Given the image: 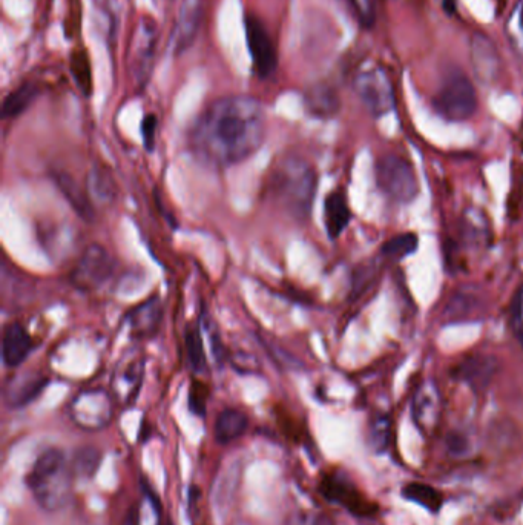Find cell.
<instances>
[{
  "label": "cell",
  "mask_w": 523,
  "mask_h": 525,
  "mask_svg": "<svg viewBox=\"0 0 523 525\" xmlns=\"http://www.w3.org/2000/svg\"><path fill=\"white\" fill-rule=\"evenodd\" d=\"M234 525H249V524H247V522H244V521H238V522H235Z\"/></svg>",
  "instance_id": "cell-39"
},
{
  "label": "cell",
  "mask_w": 523,
  "mask_h": 525,
  "mask_svg": "<svg viewBox=\"0 0 523 525\" xmlns=\"http://www.w3.org/2000/svg\"><path fill=\"white\" fill-rule=\"evenodd\" d=\"M116 271V260L99 243H93L83 251L71 272V281L77 289L94 291L105 284Z\"/></svg>",
  "instance_id": "cell-7"
},
{
  "label": "cell",
  "mask_w": 523,
  "mask_h": 525,
  "mask_svg": "<svg viewBox=\"0 0 523 525\" xmlns=\"http://www.w3.org/2000/svg\"><path fill=\"white\" fill-rule=\"evenodd\" d=\"M145 361L139 350H129L117 363L112 374V393L123 404H131L142 387Z\"/></svg>",
  "instance_id": "cell-10"
},
{
  "label": "cell",
  "mask_w": 523,
  "mask_h": 525,
  "mask_svg": "<svg viewBox=\"0 0 523 525\" xmlns=\"http://www.w3.org/2000/svg\"><path fill=\"white\" fill-rule=\"evenodd\" d=\"M323 492L327 498L338 502L355 515L369 516L376 510V506H373L372 502L367 501L358 492V489L353 487L352 483L341 478V476H329V478L324 479Z\"/></svg>",
  "instance_id": "cell-16"
},
{
  "label": "cell",
  "mask_w": 523,
  "mask_h": 525,
  "mask_svg": "<svg viewBox=\"0 0 523 525\" xmlns=\"http://www.w3.org/2000/svg\"><path fill=\"white\" fill-rule=\"evenodd\" d=\"M244 30L255 74L261 79H267L277 70L278 57L274 39L263 20L255 14H247L244 17Z\"/></svg>",
  "instance_id": "cell-8"
},
{
  "label": "cell",
  "mask_w": 523,
  "mask_h": 525,
  "mask_svg": "<svg viewBox=\"0 0 523 525\" xmlns=\"http://www.w3.org/2000/svg\"><path fill=\"white\" fill-rule=\"evenodd\" d=\"M249 426L246 413L237 409H226L215 421V440L220 444H229L238 440Z\"/></svg>",
  "instance_id": "cell-24"
},
{
  "label": "cell",
  "mask_w": 523,
  "mask_h": 525,
  "mask_svg": "<svg viewBox=\"0 0 523 525\" xmlns=\"http://www.w3.org/2000/svg\"><path fill=\"white\" fill-rule=\"evenodd\" d=\"M402 496L407 501L415 502L418 506L424 507L427 512L438 513L444 504V496L435 487L424 483H410L402 489Z\"/></svg>",
  "instance_id": "cell-26"
},
{
  "label": "cell",
  "mask_w": 523,
  "mask_h": 525,
  "mask_svg": "<svg viewBox=\"0 0 523 525\" xmlns=\"http://www.w3.org/2000/svg\"><path fill=\"white\" fill-rule=\"evenodd\" d=\"M201 17H203V0L183 2L171 34L172 50L177 56L186 53L194 45L200 30Z\"/></svg>",
  "instance_id": "cell-14"
},
{
  "label": "cell",
  "mask_w": 523,
  "mask_h": 525,
  "mask_svg": "<svg viewBox=\"0 0 523 525\" xmlns=\"http://www.w3.org/2000/svg\"><path fill=\"white\" fill-rule=\"evenodd\" d=\"M375 175L378 188L392 202L407 205L418 197V175L404 157L385 154L376 163Z\"/></svg>",
  "instance_id": "cell-5"
},
{
  "label": "cell",
  "mask_w": 523,
  "mask_h": 525,
  "mask_svg": "<svg viewBox=\"0 0 523 525\" xmlns=\"http://www.w3.org/2000/svg\"><path fill=\"white\" fill-rule=\"evenodd\" d=\"M353 86L362 105L366 106L372 116H385L395 108L396 99L392 80L381 68L362 71L356 76Z\"/></svg>",
  "instance_id": "cell-6"
},
{
  "label": "cell",
  "mask_w": 523,
  "mask_h": 525,
  "mask_svg": "<svg viewBox=\"0 0 523 525\" xmlns=\"http://www.w3.org/2000/svg\"><path fill=\"white\" fill-rule=\"evenodd\" d=\"M362 27L372 28L378 17V0H347Z\"/></svg>",
  "instance_id": "cell-33"
},
{
  "label": "cell",
  "mask_w": 523,
  "mask_h": 525,
  "mask_svg": "<svg viewBox=\"0 0 523 525\" xmlns=\"http://www.w3.org/2000/svg\"><path fill=\"white\" fill-rule=\"evenodd\" d=\"M70 415L83 430H102L112 420L111 395L102 389L83 390L71 401Z\"/></svg>",
  "instance_id": "cell-9"
},
{
  "label": "cell",
  "mask_w": 523,
  "mask_h": 525,
  "mask_svg": "<svg viewBox=\"0 0 523 525\" xmlns=\"http://www.w3.org/2000/svg\"><path fill=\"white\" fill-rule=\"evenodd\" d=\"M442 415V395L438 384L424 381L413 393L412 417L416 426L424 433H431L438 427Z\"/></svg>",
  "instance_id": "cell-11"
},
{
  "label": "cell",
  "mask_w": 523,
  "mask_h": 525,
  "mask_svg": "<svg viewBox=\"0 0 523 525\" xmlns=\"http://www.w3.org/2000/svg\"><path fill=\"white\" fill-rule=\"evenodd\" d=\"M51 179H53L54 185L59 189L60 194L65 197L68 205L82 218L83 222L93 223L96 220V206H94L93 200L89 197L86 186L80 185L73 175L62 171V169H53L51 171Z\"/></svg>",
  "instance_id": "cell-15"
},
{
  "label": "cell",
  "mask_w": 523,
  "mask_h": 525,
  "mask_svg": "<svg viewBox=\"0 0 523 525\" xmlns=\"http://www.w3.org/2000/svg\"><path fill=\"white\" fill-rule=\"evenodd\" d=\"M33 347V338L22 324H8L2 338V358L8 367H17L24 363L33 352Z\"/></svg>",
  "instance_id": "cell-18"
},
{
  "label": "cell",
  "mask_w": 523,
  "mask_h": 525,
  "mask_svg": "<svg viewBox=\"0 0 523 525\" xmlns=\"http://www.w3.org/2000/svg\"><path fill=\"white\" fill-rule=\"evenodd\" d=\"M447 441L451 452H465V449H467L468 446V440L465 438L464 433H451V435L448 436Z\"/></svg>",
  "instance_id": "cell-37"
},
{
  "label": "cell",
  "mask_w": 523,
  "mask_h": 525,
  "mask_svg": "<svg viewBox=\"0 0 523 525\" xmlns=\"http://www.w3.org/2000/svg\"><path fill=\"white\" fill-rule=\"evenodd\" d=\"M39 96V88L34 83H24L16 90L11 91L5 97L4 105H2V117L4 119H14L24 114L31 105H33L36 97Z\"/></svg>",
  "instance_id": "cell-25"
},
{
  "label": "cell",
  "mask_w": 523,
  "mask_h": 525,
  "mask_svg": "<svg viewBox=\"0 0 523 525\" xmlns=\"http://www.w3.org/2000/svg\"><path fill=\"white\" fill-rule=\"evenodd\" d=\"M462 235L465 242L474 246H482L488 240V225L482 212L471 211L465 212L462 220Z\"/></svg>",
  "instance_id": "cell-28"
},
{
  "label": "cell",
  "mask_w": 523,
  "mask_h": 525,
  "mask_svg": "<svg viewBox=\"0 0 523 525\" xmlns=\"http://www.w3.org/2000/svg\"><path fill=\"white\" fill-rule=\"evenodd\" d=\"M511 329L516 335L517 341L523 347V284L520 286L517 294L514 295L511 303Z\"/></svg>",
  "instance_id": "cell-35"
},
{
  "label": "cell",
  "mask_w": 523,
  "mask_h": 525,
  "mask_svg": "<svg viewBox=\"0 0 523 525\" xmlns=\"http://www.w3.org/2000/svg\"><path fill=\"white\" fill-rule=\"evenodd\" d=\"M350 218H352V212H350L346 194L341 189L330 192L324 202V223H326V231L330 240L341 237L349 226Z\"/></svg>",
  "instance_id": "cell-20"
},
{
  "label": "cell",
  "mask_w": 523,
  "mask_h": 525,
  "mask_svg": "<svg viewBox=\"0 0 523 525\" xmlns=\"http://www.w3.org/2000/svg\"><path fill=\"white\" fill-rule=\"evenodd\" d=\"M496 372L497 360L493 355L474 354L454 367L453 377L474 392L481 393L488 389Z\"/></svg>",
  "instance_id": "cell-13"
},
{
  "label": "cell",
  "mask_w": 523,
  "mask_h": 525,
  "mask_svg": "<svg viewBox=\"0 0 523 525\" xmlns=\"http://www.w3.org/2000/svg\"><path fill=\"white\" fill-rule=\"evenodd\" d=\"M100 452L94 447H82L73 458L74 473L83 478H91L99 469Z\"/></svg>",
  "instance_id": "cell-31"
},
{
  "label": "cell",
  "mask_w": 523,
  "mask_h": 525,
  "mask_svg": "<svg viewBox=\"0 0 523 525\" xmlns=\"http://www.w3.org/2000/svg\"><path fill=\"white\" fill-rule=\"evenodd\" d=\"M476 88L462 71H453L445 77L444 83L436 93L433 106L436 113L448 122H465L476 114Z\"/></svg>",
  "instance_id": "cell-4"
},
{
  "label": "cell",
  "mask_w": 523,
  "mask_h": 525,
  "mask_svg": "<svg viewBox=\"0 0 523 525\" xmlns=\"http://www.w3.org/2000/svg\"><path fill=\"white\" fill-rule=\"evenodd\" d=\"M284 525H335V522L323 512L297 510V512H292L287 516Z\"/></svg>",
  "instance_id": "cell-34"
},
{
  "label": "cell",
  "mask_w": 523,
  "mask_h": 525,
  "mask_svg": "<svg viewBox=\"0 0 523 525\" xmlns=\"http://www.w3.org/2000/svg\"><path fill=\"white\" fill-rule=\"evenodd\" d=\"M318 175L300 156H286L270 171L267 192L295 220H306L315 202Z\"/></svg>",
  "instance_id": "cell-2"
},
{
  "label": "cell",
  "mask_w": 523,
  "mask_h": 525,
  "mask_svg": "<svg viewBox=\"0 0 523 525\" xmlns=\"http://www.w3.org/2000/svg\"><path fill=\"white\" fill-rule=\"evenodd\" d=\"M162 318V300L158 297H151L132 308L126 320L131 327L132 335L137 338H151L160 329Z\"/></svg>",
  "instance_id": "cell-17"
},
{
  "label": "cell",
  "mask_w": 523,
  "mask_h": 525,
  "mask_svg": "<svg viewBox=\"0 0 523 525\" xmlns=\"http://www.w3.org/2000/svg\"><path fill=\"white\" fill-rule=\"evenodd\" d=\"M74 475L73 464L63 450L53 447L40 453L28 473L27 486L43 510L57 512L68 506L73 496Z\"/></svg>",
  "instance_id": "cell-3"
},
{
  "label": "cell",
  "mask_w": 523,
  "mask_h": 525,
  "mask_svg": "<svg viewBox=\"0 0 523 525\" xmlns=\"http://www.w3.org/2000/svg\"><path fill=\"white\" fill-rule=\"evenodd\" d=\"M158 119L155 114H148L142 122L143 143L146 151L151 152L155 146V136H157Z\"/></svg>",
  "instance_id": "cell-36"
},
{
  "label": "cell",
  "mask_w": 523,
  "mask_h": 525,
  "mask_svg": "<svg viewBox=\"0 0 523 525\" xmlns=\"http://www.w3.org/2000/svg\"><path fill=\"white\" fill-rule=\"evenodd\" d=\"M155 45H157V30L152 22L143 20L135 33L134 48H132V73L140 88L149 82L154 68Z\"/></svg>",
  "instance_id": "cell-12"
},
{
  "label": "cell",
  "mask_w": 523,
  "mask_h": 525,
  "mask_svg": "<svg viewBox=\"0 0 523 525\" xmlns=\"http://www.w3.org/2000/svg\"><path fill=\"white\" fill-rule=\"evenodd\" d=\"M471 63H473L477 77L484 82L496 77L500 67L499 54L487 36L477 34L471 40Z\"/></svg>",
  "instance_id": "cell-21"
},
{
  "label": "cell",
  "mask_w": 523,
  "mask_h": 525,
  "mask_svg": "<svg viewBox=\"0 0 523 525\" xmlns=\"http://www.w3.org/2000/svg\"><path fill=\"white\" fill-rule=\"evenodd\" d=\"M71 71H73V77L82 93L89 96L91 88H93V80H91V68H89L88 57L85 56V53L73 54Z\"/></svg>",
  "instance_id": "cell-32"
},
{
  "label": "cell",
  "mask_w": 523,
  "mask_h": 525,
  "mask_svg": "<svg viewBox=\"0 0 523 525\" xmlns=\"http://www.w3.org/2000/svg\"><path fill=\"white\" fill-rule=\"evenodd\" d=\"M123 525H139V516H137V513H129L125 521H123Z\"/></svg>",
  "instance_id": "cell-38"
},
{
  "label": "cell",
  "mask_w": 523,
  "mask_h": 525,
  "mask_svg": "<svg viewBox=\"0 0 523 525\" xmlns=\"http://www.w3.org/2000/svg\"><path fill=\"white\" fill-rule=\"evenodd\" d=\"M85 186L94 206L97 203L100 206L112 205L116 200L117 192H119L116 180L112 177L111 172L100 165H94L93 168L89 169Z\"/></svg>",
  "instance_id": "cell-22"
},
{
  "label": "cell",
  "mask_w": 523,
  "mask_h": 525,
  "mask_svg": "<svg viewBox=\"0 0 523 525\" xmlns=\"http://www.w3.org/2000/svg\"><path fill=\"white\" fill-rule=\"evenodd\" d=\"M306 106L312 116L330 119L338 114L341 102L333 88L327 85H316L312 90L307 91Z\"/></svg>",
  "instance_id": "cell-23"
},
{
  "label": "cell",
  "mask_w": 523,
  "mask_h": 525,
  "mask_svg": "<svg viewBox=\"0 0 523 525\" xmlns=\"http://www.w3.org/2000/svg\"><path fill=\"white\" fill-rule=\"evenodd\" d=\"M186 357H188L189 366L195 372H204L208 369V355L204 350L203 338H201L200 329L195 324L188 326L185 332Z\"/></svg>",
  "instance_id": "cell-27"
},
{
  "label": "cell",
  "mask_w": 523,
  "mask_h": 525,
  "mask_svg": "<svg viewBox=\"0 0 523 525\" xmlns=\"http://www.w3.org/2000/svg\"><path fill=\"white\" fill-rule=\"evenodd\" d=\"M370 444L375 452L382 453L389 449L392 441V421L387 415H378L370 424Z\"/></svg>",
  "instance_id": "cell-29"
},
{
  "label": "cell",
  "mask_w": 523,
  "mask_h": 525,
  "mask_svg": "<svg viewBox=\"0 0 523 525\" xmlns=\"http://www.w3.org/2000/svg\"><path fill=\"white\" fill-rule=\"evenodd\" d=\"M48 378L40 374H25L13 378L5 389V401L11 409H20L33 403L43 389L47 387Z\"/></svg>",
  "instance_id": "cell-19"
},
{
  "label": "cell",
  "mask_w": 523,
  "mask_h": 525,
  "mask_svg": "<svg viewBox=\"0 0 523 525\" xmlns=\"http://www.w3.org/2000/svg\"><path fill=\"white\" fill-rule=\"evenodd\" d=\"M419 240L418 235L413 232H405V234L396 235L390 238L389 242H385L382 246V254L387 257L404 258L412 255L418 249Z\"/></svg>",
  "instance_id": "cell-30"
},
{
  "label": "cell",
  "mask_w": 523,
  "mask_h": 525,
  "mask_svg": "<svg viewBox=\"0 0 523 525\" xmlns=\"http://www.w3.org/2000/svg\"><path fill=\"white\" fill-rule=\"evenodd\" d=\"M267 119L263 105L250 96L214 100L197 117L189 148L198 163L212 169L231 168L263 146Z\"/></svg>",
  "instance_id": "cell-1"
}]
</instances>
